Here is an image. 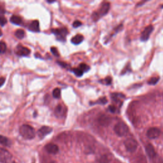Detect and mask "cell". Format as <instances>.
<instances>
[{"label":"cell","mask_w":163,"mask_h":163,"mask_svg":"<svg viewBox=\"0 0 163 163\" xmlns=\"http://www.w3.org/2000/svg\"><path fill=\"white\" fill-rule=\"evenodd\" d=\"M20 135L25 139H31L35 136V131L33 127L29 125H22L19 129Z\"/></svg>","instance_id":"6da1fadb"},{"label":"cell","mask_w":163,"mask_h":163,"mask_svg":"<svg viewBox=\"0 0 163 163\" xmlns=\"http://www.w3.org/2000/svg\"><path fill=\"white\" fill-rule=\"evenodd\" d=\"M110 5L108 3H103L100 7L99 10L98 11L93 13L92 15V18L94 21H97L101 17L106 15L110 10Z\"/></svg>","instance_id":"7a4b0ae2"},{"label":"cell","mask_w":163,"mask_h":163,"mask_svg":"<svg viewBox=\"0 0 163 163\" xmlns=\"http://www.w3.org/2000/svg\"><path fill=\"white\" fill-rule=\"evenodd\" d=\"M114 131L118 136H124L129 131V129L124 122H118L114 127Z\"/></svg>","instance_id":"3957f363"},{"label":"cell","mask_w":163,"mask_h":163,"mask_svg":"<svg viewBox=\"0 0 163 163\" xmlns=\"http://www.w3.org/2000/svg\"><path fill=\"white\" fill-rule=\"evenodd\" d=\"M11 159H12V156L7 150L0 148V162L10 163Z\"/></svg>","instance_id":"277c9868"},{"label":"cell","mask_w":163,"mask_h":163,"mask_svg":"<svg viewBox=\"0 0 163 163\" xmlns=\"http://www.w3.org/2000/svg\"><path fill=\"white\" fill-rule=\"evenodd\" d=\"M124 145L127 151L130 152H134L137 149L138 143L133 138H127L124 142Z\"/></svg>","instance_id":"5b68a950"},{"label":"cell","mask_w":163,"mask_h":163,"mask_svg":"<svg viewBox=\"0 0 163 163\" xmlns=\"http://www.w3.org/2000/svg\"><path fill=\"white\" fill-rule=\"evenodd\" d=\"M52 33H53L57 37V40H65V37L68 34V31L66 28L61 29H54L51 30Z\"/></svg>","instance_id":"8992f818"},{"label":"cell","mask_w":163,"mask_h":163,"mask_svg":"<svg viewBox=\"0 0 163 163\" xmlns=\"http://www.w3.org/2000/svg\"><path fill=\"white\" fill-rule=\"evenodd\" d=\"M161 131L157 127H151L148 130L147 136L149 139H156L160 136Z\"/></svg>","instance_id":"52a82bcc"},{"label":"cell","mask_w":163,"mask_h":163,"mask_svg":"<svg viewBox=\"0 0 163 163\" xmlns=\"http://www.w3.org/2000/svg\"><path fill=\"white\" fill-rule=\"evenodd\" d=\"M15 52L16 54L19 56H27L30 54V50L21 45H19L17 46Z\"/></svg>","instance_id":"ba28073f"},{"label":"cell","mask_w":163,"mask_h":163,"mask_svg":"<svg viewBox=\"0 0 163 163\" xmlns=\"http://www.w3.org/2000/svg\"><path fill=\"white\" fill-rule=\"evenodd\" d=\"M153 29H154V28L152 26H151V25H149L147 28H145V29L142 33L141 38H140L141 40L143 42L147 41L149 38L150 34L152 33Z\"/></svg>","instance_id":"9c48e42d"},{"label":"cell","mask_w":163,"mask_h":163,"mask_svg":"<svg viewBox=\"0 0 163 163\" xmlns=\"http://www.w3.org/2000/svg\"><path fill=\"white\" fill-rule=\"evenodd\" d=\"M52 131V129L49 126H43L38 131V135L40 138H43L45 136L50 134Z\"/></svg>","instance_id":"30bf717a"},{"label":"cell","mask_w":163,"mask_h":163,"mask_svg":"<svg viewBox=\"0 0 163 163\" xmlns=\"http://www.w3.org/2000/svg\"><path fill=\"white\" fill-rule=\"evenodd\" d=\"M45 148L46 152L51 154H56L59 152V147L54 143H49L45 146Z\"/></svg>","instance_id":"8fae6325"},{"label":"cell","mask_w":163,"mask_h":163,"mask_svg":"<svg viewBox=\"0 0 163 163\" xmlns=\"http://www.w3.org/2000/svg\"><path fill=\"white\" fill-rule=\"evenodd\" d=\"M111 122L110 117L107 115H102L98 119V122L100 125L103 126H108Z\"/></svg>","instance_id":"7c38bea8"},{"label":"cell","mask_w":163,"mask_h":163,"mask_svg":"<svg viewBox=\"0 0 163 163\" xmlns=\"http://www.w3.org/2000/svg\"><path fill=\"white\" fill-rule=\"evenodd\" d=\"M145 150L147 155L151 159H153L157 155L154 147L151 144H148L145 147Z\"/></svg>","instance_id":"4fadbf2b"},{"label":"cell","mask_w":163,"mask_h":163,"mask_svg":"<svg viewBox=\"0 0 163 163\" xmlns=\"http://www.w3.org/2000/svg\"><path fill=\"white\" fill-rule=\"evenodd\" d=\"M28 29L33 32H38L40 31L39 22L38 20H33L29 24Z\"/></svg>","instance_id":"5bb4252c"},{"label":"cell","mask_w":163,"mask_h":163,"mask_svg":"<svg viewBox=\"0 0 163 163\" xmlns=\"http://www.w3.org/2000/svg\"><path fill=\"white\" fill-rule=\"evenodd\" d=\"M65 112V110L64 108L61 105V104H59V105H57L56 107V108H55V115L57 116V117H62V116L64 115Z\"/></svg>","instance_id":"9a60e30c"},{"label":"cell","mask_w":163,"mask_h":163,"mask_svg":"<svg viewBox=\"0 0 163 163\" xmlns=\"http://www.w3.org/2000/svg\"><path fill=\"white\" fill-rule=\"evenodd\" d=\"M84 40V37L82 34H77L76 36L72 38V43L75 45H78Z\"/></svg>","instance_id":"2e32d148"},{"label":"cell","mask_w":163,"mask_h":163,"mask_svg":"<svg viewBox=\"0 0 163 163\" xmlns=\"http://www.w3.org/2000/svg\"><path fill=\"white\" fill-rule=\"evenodd\" d=\"M10 22L15 25H20L22 23V19L17 15H12L10 18Z\"/></svg>","instance_id":"e0dca14e"},{"label":"cell","mask_w":163,"mask_h":163,"mask_svg":"<svg viewBox=\"0 0 163 163\" xmlns=\"http://www.w3.org/2000/svg\"><path fill=\"white\" fill-rule=\"evenodd\" d=\"M0 143L3 145H4V146L8 147L10 145L11 142L7 137L0 135Z\"/></svg>","instance_id":"ac0fdd59"},{"label":"cell","mask_w":163,"mask_h":163,"mask_svg":"<svg viewBox=\"0 0 163 163\" xmlns=\"http://www.w3.org/2000/svg\"><path fill=\"white\" fill-rule=\"evenodd\" d=\"M15 37L19 38V39H22L24 37L25 35V33L24 31H23L22 29H18L16 31L15 33Z\"/></svg>","instance_id":"d6986e66"},{"label":"cell","mask_w":163,"mask_h":163,"mask_svg":"<svg viewBox=\"0 0 163 163\" xmlns=\"http://www.w3.org/2000/svg\"><path fill=\"white\" fill-rule=\"evenodd\" d=\"M78 68H79V69H80V70H81L82 72L83 73L87 72H88V71L89 70V69H90V67H89L88 65H87V64H84V63L80 64L79 65Z\"/></svg>","instance_id":"ffe728a7"},{"label":"cell","mask_w":163,"mask_h":163,"mask_svg":"<svg viewBox=\"0 0 163 163\" xmlns=\"http://www.w3.org/2000/svg\"><path fill=\"white\" fill-rule=\"evenodd\" d=\"M53 96L55 98H59L61 96V90L59 88H55L53 90Z\"/></svg>","instance_id":"44dd1931"},{"label":"cell","mask_w":163,"mask_h":163,"mask_svg":"<svg viewBox=\"0 0 163 163\" xmlns=\"http://www.w3.org/2000/svg\"><path fill=\"white\" fill-rule=\"evenodd\" d=\"M159 80V77H154L151 78L148 80V84L149 85H155V84H156L158 82Z\"/></svg>","instance_id":"7402d4cb"},{"label":"cell","mask_w":163,"mask_h":163,"mask_svg":"<svg viewBox=\"0 0 163 163\" xmlns=\"http://www.w3.org/2000/svg\"><path fill=\"white\" fill-rule=\"evenodd\" d=\"M7 49V45L5 44V43L1 42H0V53L1 54H3L5 52Z\"/></svg>","instance_id":"603a6c76"},{"label":"cell","mask_w":163,"mask_h":163,"mask_svg":"<svg viewBox=\"0 0 163 163\" xmlns=\"http://www.w3.org/2000/svg\"><path fill=\"white\" fill-rule=\"evenodd\" d=\"M7 23V19L2 14H0V25L2 26H3L5 24Z\"/></svg>","instance_id":"cb8c5ba5"},{"label":"cell","mask_w":163,"mask_h":163,"mask_svg":"<svg viewBox=\"0 0 163 163\" xmlns=\"http://www.w3.org/2000/svg\"><path fill=\"white\" fill-rule=\"evenodd\" d=\"M107 103V99L105 97H103L100 98L98 101H96L95 103H94L93 104H106Z\"/></svg>","instance_id":"d4e9b609"},{"label":"cell","mask_w":163,"mask_h":163,"mask_svg":"<svg viewBox=\"0 0 163 163\" xmlns=\"http://www.w3.org/2000/svg\"><path fill=\"white\" fill-rule=\"evenodd\" d=\"M73 72L77 76V77H82L84 73L82 72L80 69L78 68H75L73 69Z\"/></svg>","instance_id":"484cf974"},{"label":"cell","mask_w":163,"mask_h":163,"mask_svg":"<svg viewBox=\"0 0 163 163\" xmlns=\"http://www.w3.org/2000/svg\"><path fill=\"white\" fill-rule=\"evenodd\" d=\"M152 159H153L154 163H163V161L162 158L159 157L157 155H156Z\"/></svg>","instance_id":"4316f807"},{"label":"cell","mask_w":163,"mask_h":163,"mask_svg":"<svg viewBox=\"0 0 163 163\" xmlns=\"http://www.w3.org/2000/svg\"><path fill=\"white\" fill-rule=\"evenodd\" d=\"M112 78L110 77H107L105 79H104L103 80H101V81H103L104 82H103L104 84H105V85H110L112 83Z\"/></svg>","instance_id":"83f0119b"},{"label":"cell","mask_w":163,"mask_h":163,"mask_svg":"<svg viewBox=\"0 0 163 163\" xmlns=\"http://www.w3.org/2000/svg\"><path fill=\"white\" fill-rule=\"evenodd\" d=\"M108 162L109 161L107 156H103L99 160V163H108Z\"/></svg>","instance_id":"f1b7e54d"},{"label":"cell","mask_w":163,"mask_h":163,"mask_svg":"<svg viewBox=\"0 0 163 163\" xmlns=\"http://www.w3.org/2000/svg\"><path fill=\"white\" fill-rule=\"evenodd\" d=\"M51 51L52 53L55 56L58 57V56L59 55V52H58V51H57V48H55V47H52V48L51 49Z\"/></svg>","instance_id":"f546056e"},{"label":"cell","mask_w":163,"mask_h":163,"mask_svg":"<svg viewBox=\"0 0 163 163\" xmlns=\"http://www.w3.org/2000/svg\"><path fill=\"white\" fill-rule=\"evenodd\" d=\"M82 25V22H80L79 20H75L73 23V26L74 28H78L79 26H80Z\"/></svg>","instance_id":"4dcf8cb0"},{"label":"cell","mask_w":163,"mask_h":163,"mask_svg":"<svg viewBox=\"0 0 163 163\" xmlns=\"http://www.w3.org/2000/svg\"><path fill=\"white\" fill-rule=\"evenodd\" d=\"M108 110L112 112V113H115L116 112V110H117V108H116L115 106L114 105H110L108 107Z\"/></svg>","instance_id":"1f68e13d"},{"label":"cell","mask_w":163,"mask_h":163,"mask_svg":"<svg viewBox=\"0 0 163 163\" xmlns=\"http://www.w3.org/2000/svg\"><path fill=\"white\" fill-rule=\"evenodd\" d=\"M5 82V78L4 77L0 78V87H1L4 84Z\"/></svg>","instance_id":"d6a6232c"},{"label":"cell","mask_w":163,"mask_h":163,"mask_svg":"<svg viewBox=\"0 0 163 163\" xmlns=\"http://www.w3.org/2000/svg\"><path fill=\"white\" fill-rule=\"evenodd\" d=\"M50 163H57V162H55V161H52V162H51Z\"/></svg>","instance_id":"836d02e7"},{"label":"cell","mask_w":163,"mask_h":163,"mask_svg":"<svg viewBox=\"0 0 163 163\" xmlns=\"http://www.w3.org/2000/svg\"><path fill=\"white\" fill-rule=\"evenodd\" d=\"M12 163H16V162H12Z\"/></svg>","instance_id":"e575fe53"},{"label":"cell","mask_w":163,"mask_h":163,"mask_svg":"<svg viewBox=\"0 0 163 163\" xmlns=\"http://www.w3.org/2000/svg\"><path fill=\"white\" fill-rule=\"evenodd\" d=\"M162 8H163V5H162Z\"/></svg>","instance_id":"d590c367"}]
</instances>
